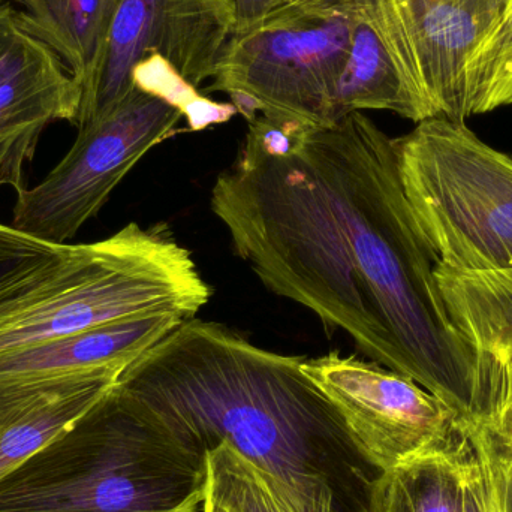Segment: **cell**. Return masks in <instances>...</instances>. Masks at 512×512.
<instances>
[{"label":"cell","instance_id":"8","mask_svg":"<svg viewBox=\"0 0 512 512\" xmlns=\"http://www.w3.org/2000/svg\"><path fill=\"white\" fill-rule=\"evenodd\" d=\"M234 26V0H116L75 126L110 111L131 90L138 63L152 54L201 86L215 77Z\"/></svg>","mask_w":512,"mask_h":512},{"label":"cell","instance_id":"26","mask_svg":"<svg viewBox=\"0 0 512 512\" xmlns=\"http://www.w3.org/2000/svg\"><path fill=\"white\" fill-rule=\"evenodd\" d=\"M203 512H225V511H222L221 508L216 507V505L213 504V502H210L209 499H204Z\"/></svg>","mask_w":512,"mask_h":512},{"label":"cell","instance_id":"16","mask_svg":"<svg viewBox=\"0 0 512 512\" xmlns=\"http://www.w3.org/2000/svg\"><path fill=\"white\" fill-rule=\"evenodd\" d=\"M435 276L460 333L505 369L512 363V268L460 271L439 262Z\"/></svg>","mask_w":512,"mask_h":512},{"label":"cell","instance_id":"2","mask_svg":"<svg viewBox=\"0 0 512 512\" xmlns=\"http://www.w3.org/2000/svg\"><path fill=\"white\" fill-rule=\"evenodd\" d=\"M304 358L259 348L219 322L186 319L120 375L183 444H228L295 512H367L378 471L363 459Z\"/></svg>","mask_w":512,"mask_h":512},{"label":"cell","instance_id":"15","mask_svg":"<svg viewBox=\"0 0 512 512\" xmlns=\"http://www.w3.org/2000/svg\"><path fill=\"white\" fill-rule=\"evenodd\" d=\"M87 245H57L0 224V328L62 291L90 254Z\"/></svg>","mask_w":512,"mask_h":512},{"label":"cell","instance_id":"6","mask_svg":"<svg viewBox=\"0 0 512 512\" xmlns=\"http://www.w3.org/2000/svg\"><path fill=\"white\" fill-rule=\"evenodd\" d=\"M212 289L167 224L126 225L93 243L92 254L62 291L0 328V352L68 336L120 319L173 312L195 318Z\"/></svg>","mask_w":512,"mask_h":512},{"label":"cell","instance_id":"24","mask_svg":"<svg viewBox=\"0 0 512 512\" xmlns=\"http://www.w3.org/2000/svg\"><path fill=\"white\" fill-rule=\"evenodd\" d=\"M236 2V26L234 29L248 26L252 21L264 15L277 0H234Z\"/></svg>","mask_w":512,"mask_h":512},{"label":"cell","instance_id":"12","mask_svg":"<svg viewBox=\"0 0 512 512\" xmlns=\"http://www.w3.org/2000/svg\"><path fill=\"white\" fill-rule=\"evenodd\" d=\"M438 116L465 122L466 66L511 0H391Z\"/></svg>","mask_w":512,"mask_h":512},{"label":"cell","instance_id":"1","mask_svg":"<svg viewBox=\"0 0 512 512\" xmlns=\"http://www.w3.org/2000/svg\"><path fill=\"white\" fill-rule=\"evenodd\" d=\"M210 207L271 292L435 394L462 429L492 423L505 369L451 319L393 138L363 111L325 126L258 114Z\"/></svg>","mask_w":512,"mask_h":512},{"label":"cell","instance_id":"23","mask_svg":"<svg viewBox=\"0 0 512 512\" xmlns=\"http://www.w3.org/2000/svg\"><path fill=\"white\" fill-rule=\"evenodd\" d=\"M463 512H487L483 468H481L480 459H478L472 444L465 468V504H463Z\"/></svg>","mask_w":512,"mask_h":512},{"label":"cell","instance_id":"7","mask_svg":"<svg viewBox=\"0 0 512 512\" xmlns=\"http://www.w3.org/2000/svg\"><path fill=\"white\" fill-rule=\"evenodd\" d=\"M182 110L132 84L107 113L78 126L77 140L38 186L17 194L12 227L66 245L153 149L179 132Z\"/></svg>","mask_w":512,"mask_h":512},{"label":"cell","instance_id":"11","mask_svg":"<svg viewBox=\"0 0 512 512\" xmlns=\"http://www.w3.org/2000/svg\"><path fill=\"white\" fill-rule=\"evenodd\" d=\"M366 110L391 111L415 123L438 116L391 0L352 2L351 51L334 113L340 120Z\"/></svg>","mask_w":512,"mask_h":512},{"label":"cell","instance_id":"21","mask_svg":"<svg viewBox=\"0 0 512 512\" xmlns=\"http://www.w3.org/2000/svg\"><path fill=\"white\" fill-rule=\"evenodd\" d=\"M132 84L158 93L182 110L191 131H203L212 125L228 122L237 113L233 104H219L201 96L170 63L152 54L138 63L132 72Z\"/></svg>","mask_w":512,"mask_h":512},{"label":"cell","instance_id":"13","mask_svg":"<svg viewBox=\"0 0 512 512\" xmlns=\"http://www.w3.org/2000/svg\"><path fill=\"white\" fill-rule=\"evenodd\" d=\"M123 372L101 367L0 378V480L80 420Z\"/></svg>","mask_w":512,"mask_h":512},{"label":"cell","instance_id":"14","mask_svg":"<svg viewBox=\"0 0 512 512\" xmlns=\"http://www.w3.org/2000/svg\"><path fill=\"white\" fill-rule=\"evenodd\" d=\"M183 321L186 318L179 313H147L0 352V378L59 375L101 367L126 370Z\"/></svg>","mask_w":512,"mask_h":512},{"label":"cell","instance_id":"18","mask_svg":"<svg viewBox=\"0 0 512 512\" xmlns=\"http://www.w3.org/2000/svg\"><path fill=\"white\" fill-rule=\"evenodd\" d=\"M21 21L56 51L81 90L89 81L110 26L116 0H17Z\"/></svg>","mask_w":512,"mask_h":512},{"label":"cell","instance_id":"17","mask_svg":"<svg viewBox=\"0 0 512 512\" xmlns=\"http://www.w3.org/2000/svg\"><path fill=\"white\" fill-rule=\"evenodd\" d=\"M469 453L471 442L462 432L439 450L379 472L370 484L367 512H463Z\"/></svg>","mask_w":512,"mask_h":512},{"label":"cell","instance_id":"10","mask_svg":"<svg viewBox=\"0 0 512 512\" xmlns=\"http://www.w3.org/2000/svg\"><path fill=\"white\" fill-rule=\"evenodd\" d=\"M80 83L56 51L36 38L20 11L0 2V188L26 189L24 170L51 123L77 122Z\"/></svg>","mask_w":512,"mask_h":512},{"label":"cell","instance_id":"5","mask_svg":"<svg viewBox=\"0 0 512 512\" xmlns=\"http://www.w3.org/2000/svg\"><path fill=\"white\" fill-rule=\"evenodd\" d=\"M354 0H277L234 29L207 92L228 93L248 122L258 114L336 123L337 89L351 51Z\"/></svg>","mask_w":512,"mask_h":512},{"label":"cell","instance_id":"25","mask_svg":"<svg viewBox=\"0 0 512 512\" xmlns=\"http://www.w3.org/2000/svg\"><path fill=\"white\" fill-rule=\"evenodd\" d=\"M486 426L512 427V363L505 367L504 390L495 420Z\"/></svg>","mask_w":512,"mask_h":512},{"label":"cell","instance_id":"22","mask_svg":"<svg viewBox=\"0 0 512 512\" xmlns=\"http://www.w3.org/2000/svg\"><path fill=\"white\" fill-rule=\"evenodd\" d=\"M462 432L483 460L498 492L502 512H512V427L478 426Z\"/></svg>","mask_w":512,"mask_h":512},{"label":"cell","instance_id":"19","mask_svg":"<svg viewBox=\"0 0 512 512\" xmlns=\"http://www.w3.org/2000/svg\"><path fill=\"white\" fill-rule=\"evenodd\" d=\"M206 499L225 512H295L267 477L228 444L206 456Z\"/></svg>","mask_w":512,"mask_h":512},{"label":"cell","instance_id":"9","mask_svg":"<svg viewBox=\"0 0 512 512\" xmlns=\"http://www.w3.org/2000/svg\"><path fill=\"white\" fill-rule=\"evenodd\" d=\"M303 372L333 403L358 453L385 472L456 441L454 412L408 376L339 352L304 358Z\"/></svg>","mask_w":512,"mask_h":512},{"label":"cell","instance_id":"20","mask_svg":"<svg viewBox=\"0 0 512 512\" xmlns=\"http://www.w3.org/2000/svg\"><path fill=\"white\" fill-rule=\"evenodd\" d=\"M512 104V0L495 32L466 66V116Z\"/></svg>","mask_w":512,"mask_h":512},{"label":"cell","instance_id":"3","mask_svg":"<svg viewBox=\"0 0 512 512\" xmlns=\"http://www.w3.org/2000/svg\"><path fill=\"white\" fill-rule=\"evenodd\" d=\"M206 457L114 385L0 480V512H197Z\"/></svg>","mask_w":512,"mask_h":512},{"label":"cell","instance_id":"4","mask_svg":"<svg viewBox=\"0 0 512 512\" xmlns=\"http://www.w3.org/2000/svg\"><path fill=\"white\" fill-rule=\"evenodd\" d=\"M403 191L445 267L512 268V158L436 116L393 138Z\"/></svg>","mask_w":512,"mask_h":512}]
</instances>
